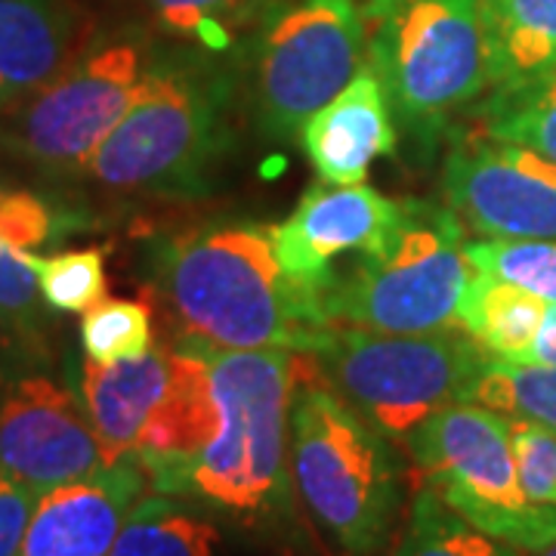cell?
<instances>
[{
  "label": "cell",
  "mask_w": 556,
  "mask_h": 556,
  "mask_svg": "<svg viewBox=\"0 0 556 556\" xmlns=\"http://www.w3.org/2000/svg\"><path fill=\"white\" fill-rule=\"evenodd\" d=\"M239 90L232 56L195 47L155 53L84 174L118 195H201L232 152Z\"/></svg>",
  "instance_id": "obj_1"
},
{
  "label": "cell",
  "mask_w": 556,
  "mask_h": 556,
  "mask_svg": "<svg viewBox=\"0 0 556 556\" xmlns=\"http://www.w3.org/2000/svg\"><path fill=\"white\" fill-rule=\"evenodd\" d=\"M155 276L189 340L219 350L309 353L328 328L316 294L281 269L273 226L226 219L167 239Z\"/></svg>",
  "instance_id": "obj_2"
},
{
  "label": "cell",
  "mask_w": 556,
  "mask_h": 556,
  "mask_svg": "<svg viewBox=\"0 0 556 556\" xmlns=\"http://www.w3.org/2000/svg\"><path fill=\"white\" fill-rule=\"evenodd\" d=\"M211 368L217 430L195 455L149 470L152 492L189 497L244 522L291 507V399L303 353L219 350L201 343Z\"/></svg>",
  "instance_id": "obj_3"
},
{
  "label": "cell",
  "mask_w": 556,
  "mask_h": 556,
  "mask_svg": "<svg viewBox=\"0 0 556 556\" xmlns=\"http://www.w3.org/2000/svg\"><path fill=\"white\" fill-rule=\"evenodd\" d=\"M291 399V482L318 532L340 556H383L405 507V467L396 442L300 358Z\"/></svg>",
  "instance_id": "obj_4"
},
{
  "label": "cell",
  "mask_w": 556,
  "mask_h": 556,
  "mask_svg": "<svg viewBox=\"0 0 556 556\" xmlns=\"http://www.w3.org/2000/svg\"><path fill=\"white\" fill-rule=\"evenodd\" d=\"M473 278L464 223L433 201H402L390 239L318 288L328 325L383 334H430L457 328V309Z\"/></svg>",
  "instance_id": "obj_5"
},
{
  "label": "cell",
  "mask_w": 556,
  "mask_h": 556,
  "mask_svg": "<svg viewBox=\"0 0 556 556\" xmlns=\"http://www.w3.org/2000/svg\"><path fill=\"white\" fill-rule=\"evenodd\" d=\"M358 13L393 118L430 149L489 93L479 0H365Z\"/></svg>",
  "instance_id": "obj_6"
},
{
  "label": "cell",
  "mask_w": 556,
  "mask_h": 556,
  "mask_svg": "<svg viewBox=\"0 0 556 556\" xmlns=\"http://www.w3.org/2000/svg\"><path fill=\"white\" fill-rule=\"evenodd\" d=\"M78 393L109 464L137 460L149 473L195 455L217 430L211 368L189 338L115 365L84 358Z\"/></svg>",
  "instance_id": "obj_7"
},
{
  "label": "cell",
  "mask_w": 556,
  "mask_h": 556,
  "mask_svg": "<svg viewBox=\"0 0 556 556\" xmlns=\"http://www.w3.org/2000/svg\"><path fill=\"white\" fill-rule=\"evenodd\" d=\"M306 356L350 408L405 445L427 417L460 402L467 380L489 353L460 328L383 334L328 325Z\"/></svg>",
  "instance_id": "obj_8"
},
{
  "label": "cell",
  "mask_w": 556,
  "mask_h": 556,
  "mask_svg": "<svg viewBox=\"0 0 556 556\" xmlns=\"http://www.w3.org/2000/svg\"><path fill=\"white\" fill-rule=\"evenodd\" d=\"M155 56L137 31L90 38L35 93L0 112V155L43 174H78L137 93Z\"/></svg>",
  "instance_id": "obj_9"
},
{
  "label": "cell",
  "mask_w": 556,
  "mask_h": 556,
  "mask_svg": "<svg viewBox=\"0 0 556 556\" xmlns=\"http://www.w3.org/2000/svg\"><path fill=\"white\" fill-rule=\"evenodd\" d=\"M241 50L260 134L294 142L356 78L368 47L356 0H276Z\"/></svg>",
  "instance_id": "obj_10"
},
{
  "label": "cell",
  "mask_w": 556,
  "mask_h": 556,
  "mask_svg": "<svg viewBox=\"0 0 556 556\" xmlns=\"http://www.w3.org/2000/svg\"><path fill=\"white\" fill-rule=\"evenodd\" d=\"M415 470L455 514L497 541L535 554L556 541V517L522 492L507 417L452 402L405 439Z\"/></svg>",
  "instance_id": "obj_11"
},
{
  "label": "cell",
  "mask_w": 556,
  "mask_h": 556,
  "mask_svg": "<svg viewBox=\"0 0 556 556\" xmlns=\"http://www.w3.org/2000/svg\"><path fill=\"white\" fill-rule=\"evenodd\" d=\"M109 464L78 390L35 368H0V470L35 495Z\"/></svg>",
  "instance_id": "obj_12"
},
{
  "label": "cell",
  "mask_w": 556,
  "mask_h": 556,
  "mask_svg": "<svg viewBox=\"0 0 556 556\" xmlns=\"http://www.w3.org/2000/svg\"><path fill=\"white\" fill-rule=\"evenodd\" d=\"M445 204L489 239H556V161L479 134L445 159Z\"/></svg>",
  "instance_id": "obj_13"
},
{
  "label": "cell",
  "mask_w": 556,
  "mask_h": 556,
  "mask_svg": "<svg viewBox=\"0 0 556 556\" xmlns=\"http://www.w3.org/2000/svg\"><path fill=\"white\" fill-rule=\"evenodd\" d=\"M402 217V201L380 195L362 182H316L303 192L294 214L273 226L281 269L318 294L334 273V260L350 251H375ZM318 303V300H316Z\"/></svg>",
  "instance_id": "obj_14"
},
{
  "label": "cell",
  "mask_w": 556,
  "mask_h": 556,
  "mask_svg": "<svg viewBox=\"0 0 556 556\" xmlns=\"http://www.w3.org/2000/svg\"><path fill=\"white\" fill-rule=\"evenodd\" d=\"M152 489L137 460H118L100 477L38 497L20 556H109L121 526Z\"/></svg>",
  "instance_id": "obj_15"
},
{
  "label": "cell",
  "mask_w": 556,
  "mask_h": 556,
  "mask_svg": "<svg viewBox=\"0 0 556 556\" xmlns=\"http://www.w3.org/2000/svg\"><path fill=\"white\" fill-rule=\"evenodd\" d=\"M300 139L318 179L338 186L362 182L371 161L396 155L393 109L371 62H362L356 78L306 121Z\"/></svg>",
  "instance_id": "obj_16"
},
{
  "label": "cell",
  "mask_w": 556,
  "mask_h": 556,
  "mask_svg": "<svg viewBox=\"0 0 556 556\" xmlns=\"http://www.w3.org/2000/svg\"><path fill=\"white\" fill-rule=\"evenodd\" d=\"M80 47L75 0H0V112L35 93Z\"/></svg>",
  "instance_id": "obj_17"
},
{
  "label": "cell",
  "mask_w": 556,
  "mask_h": 556,
  "mask_svg": "<svg viewBox=\"0 0 556 556\" xmlns=\"http://www.w3.org/2000/svg\"><path fill=\"white\" fill-rule=\"evenodd\" d=\"M489 93L556 72V0H479Z\"/></svg>",
  "instance_id": "obj_18"
},
{
  "label": "cell",
  "mask_w": 556,
  "mask_h": 556,
  "mask_svg": "<svg viewBox=\"0 0 556 556\" xmlns=\"http://www.w3.org/2000/svg\"><path fill=\"white\" fill-rule=\"evenodd\" d=\"M544 313L547 303L529 294L526 288L473 269L457 309V328L477 340L489 356L522 362L544 321Z\"/></svg>",
  "instance_id": "obj_19"
},
{
  "label": "cell",
  "mask_w": 556,
  "mask_h": 556,
  "mask_svg": "<svg viewBox=\"0 0 556 556\" xmlns=\"http://www.w3.org/2000/svg\"><path fill=\"white\" fill-rule=\"evenodd\" d=\"M189 497L146 492L121 526L109 556H217L219 529Z\"/></svg>",
  "instance_id": "obj_20"
},
{
  "label": "cell",
  "mask_w": 556,
  "mask_h": 556,
  "mask_svg": "<svg viewBox=\"0 0 556 556\" xmlns=\"http://www.w3.org/2000/svg\"><path fill=\"white\" fill-rule=\"evenodd\" d=\"M276 0H146L161 35L214 56H229L257 31Z\"/></svg>",
  "instance_id": "obj_21"
},
{
  "label": "cell",
  "mask_w": 556,
  "mask_h": 556,
  "mask_svg": "<svg viewBox=\"0 0 556 556\" xmlns=\"http://www.w3.org/2000/svg\"><path fill=\"white\" fill-rule=\"evenodd\" d=\"M460 402H473L504 417L535 420L556 430V365L485 356L467 380Z\"/></svg>",
  "instance_id": "obj_22"
},
{
  "label": "cell",
  "mask_w": 556,
  "mask_h": 556,
  "mask_svg": "<svg viewBox=\"0 0 556 556\" xmlns=\"http://www.w3.org/2000/svg\"><path fill=\"white\" fill-rule=\"evenodd\" d=\"M393 556H526L455 514L430 485H417Z\"/></svg>",
  "instance_id": "obj_23"
},
{
  "label": "cell",
  "mask_w": 556,
  "mask_h": 556,
  "mask_svg": "<svg viewBox=\"0 0 556 556\" xmlns=\"http://www.w3.org/2000/svg\"><path fill=\"white\" fill-rule=\"evenodd\" d=\"M482 134L529 146L556 161V72L514 90L489 93L482 105Z\"/></svg>",
  "instance_id": "obj_24"
},
{
  "label": "cell",
  "mask_w": 556,
  "mask_h": 556,
  "mask_svg": "<svg viewBox=\"0 0 556 556\" xmlns=\"http://www.w3.org/2000/svg\"><path fill=\"white\" fill-rule=\"evenodd\" d=\"M28 263L38 273L40 298L50 313L84 316L93 309L109 291L105 276V251L102 248H78L60 254H35L28 251Z\"/></svg>",
  "instance_id": "obj_25"
},
{
  "label": "cell",
  "mask_w": 556,
  "mask_h": 556,
  "mask_svg": "<svg viewBox=\"0 0 556 556\" xmlns=\"http://www.w3.org/2000/svg\"><path fill=\"white\" fill-rule=\"evenodd\" d=\"M155 346L152 309L142 300L105 298L80 318V350L97 365L137 358Z\"/></svg>",
  "instance_id": "obj_26"
},
{
  "label": "cell",
  "mask_w": 556,
  "mask_h": 556,
  "mask_svg": "<svg viewBox=\"0 0 556 556\" xmlns=\"http://www.w3.org/2000/svg\"><path fill=\"white\" fill-rule=\"evenodd\" d=\"M477 273L514 281L544 303H556V239H485L467 244Z\"/></svg>",
  "instance_id": "obj_27"
},
{
  "label": "cell",
  "mask_w": 556,
  "mask_h": 556,
  "mask_svg": "<svg viewBox=\"0 0 556 556\" xmlns=\"http://www.w3.org/2000/svg\"><path fill=\"white\" fill-rule=\"evenodd\" d=\"M43 309L47 303L40 298L38 273L28 263V251L0 248V321L22 353L40 343Z\"/></svg>",
  "instance_id": "obj_28"
},
{
  "label": "cell",
  "mask_w": 556,
  "mask_h": 556,
  "mask_svg": "<svg viewBox=\"0 0 556 556\" xmlns=\"http://www.w3.org/2000/svg\"><path fill=\"white\" fill-rule=\"evenodd\" d=\"M507 430L522 492L538 510L556 517V430L522 417H507Z\"/></svg>",
  "instance_id": "obj_29"
},
{
  "label": "cell",
  "mask_w": 556,
  "mask_h": 556,
  "mask_svg": "<svg viewBox=\"0 0 556 556\" xmlns=\"http://www.w3.org/2000/svg\"><path fill=\"white\" fill-rule=\"evenodd\" d=\"M65 232L50 201L20 186H0V248L38 251Z\"/></svg>",
  "instance_id": "obj_30"
},
{
  "label": "cell",
  "mask_w": 556,
  "mask_h": 556,
  "mask_svg": "<svg viewBox=\"0 0 556 556\" xmlns=\"http://www.w3.org/2000/svg\"><path fill=\"white\" fill-rule=\"evenodd\" d=\"M38 497L31 489H25L22 482L0 470V556H20Z\"/></svg>",
  "instance_id": "obj_31"
},
{
  "label": "cell",
  "mask_w": 556,
  "mask_h": 556,
  "mask_svg": "<svg viewBox=\"0 0 556 556\" xmlns=\"http://www.w3.org/2000/svg\"><path fill=\"white\" fill-rule=\"evenodd\" d=\"M522 362H535V365H556V303H547L544 321L538 328L535 340L529 346V353Z\"/></svg>",
  "instance_id": "obj_32"
},
{
  "label": "cell",
  "mask_w": 556,
  "mask_h": 556,
  "mask_svg": "<svg viewBox=\"0 0 556 556\" xmlns=\"http://www.w3.org/2000/svg\"><path fill=\"white\" fill-rule=\"evenodd\" d=\"M13 346H16V340L10 338V331H7L3 321H0V368H7V365H3V356H7V350H13ZM16 350H20V346H16Z\"/></svg>",
  "instance_id": "obj_33"
},
{
  "label": "cell",
  "mask_w": 556,
  "mask_h": 556,
  "mask_svg": "<svg viewBox=\"0 0 556 556\" xmlns=\"http://www.w3.org/2000/svg\"><path fill=\"white\" fill-rule=\"evenodd\" d=\"M526 556H556V541L554 544H547V547H541L535 554H526Z\"/></svg>",
  "instance_id": "obj_34"
}]
</instances>
